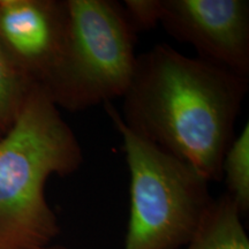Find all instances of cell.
<instances>
[{"label":"cell","instance_id":"6da1fadb","mask_svg":"<svg viewBox=\"0 0 249 249\" xmlns=\"http://www.w3.org/2000/svg\"><path fill=\"white\" fill-rule=\"evenodd\" d=\"M247 89L248 79L227 68L158 44L136 57L120 116L140 138L220 181Z\"/></svg>","mask_w":249,"mask_h":249},{"label":"cell","instance_id":"7a4b0ae2","mask_svg":"<svg viewBox=\"0 0 249 249\" xmlns=\"http://www.w3.org/2000/svg\"><path fill=\"white\" fill-rule=\"evenodd\" d=\"M75 134L44 90L33 86L13 126L0 141V249H39L59 233L45 198L53 174L79 170Z\"/></svg>","mask_w":249,"mask_h":249},{"label":"cell","instance_id":"3957f363","mask_svg":"<svg viewBox=\"0 0 249 249\" xmlns=\"http://www.w3.org/2000/svg\"><path fill=\"white\" fill-rule=\"evenodd\" d=\"M105 110L123 139L130 174V216L124 249L188 245L211 198L209 180L194 166L133 133L111 102Z\"/></svg>","mask_w":249,"mask_h":249},{"label":"cell","instance_id":"277c9868","mask_svg":"<svg viewBox=\"0 0 249 249\" xmlns=\"http://www.w3.org/2000/svg\"><path fill=\"white\" fill-rule=\"evenodd\" d=\"M67 30L57 67L40 87L57 107L86 110L123 97L136 65L135 31L110 0H66Z\"/></svg>","mask_w":249,"mask_h":249},{"label":"cell","instance_id":"5b68a950","mask_svg":"<svg viewBox=\"0 0 249 249\" xmlns=\"http://www.w3.org/2000/svg\"><path fill=\"white\" fill-rule=\"evenodd\" d=\"M160 22L202 59L248 79L247 0H160Z\"/></svg>","mask_w":249,"mask_h":249},{"label":"cell","instance_id":"8992f818","mask_svg":"<svg viewBox=\"0 0 249 249\" xmlns=\"http://www.w3.org/2000/svg\"><path fill=\"white\" fill-rule=\"evenodd\" d=\"M67 30L66 0H0V43L33 86L57 67Z\"/></svg>","mask_w":249,"mask_h":249},{"label":"cell","instance_id":"52a82bcc","mask_svg":"<svg viewBox=\"0 0 249 249\" xmlns=\"http://www.w3.org/2000/svg\"><path fill=\"white\" fill-rule=\"evenodd\" d=\"M241 213L227 194L211 202L187 249H249Z\"/></svg>","mask_w":249,"mask_h":249},{"label":"cell","instance_id":"ba28073f","mask_svg":"<svg viewBox=\"0 0 249 249\" xmlns=\"http://www.w3.org/2000/svg\"><path fill=\"white\" fill-rule=\"evenodd\" d=\"M229 192L226 193L238 207L241 214L249 209V124L232 140L224 155L222 178Z\"/></svg>","mask_w":249,"mask_h":249},{"label":"cell","instance_id":"9c48e42d","mask_svg":"<svg viewBox=\"0 0 249 249\" xmlns=\"http://www.w3.org/2000/svg\"><path fill=\"white\" fill-rule=\"evenodd\" d=\"M33 85L18 71L0 43V127L4 133L13 126Z\"/></svg>","mask_w":249,"mask_h":249},{"label":"cell","instance_id":"30bf717a","mask_svg":"<svg viewBox=\"0 0 249 249\" xmlns=\"http://www.w3.org/2000/svg\"><path fill=\"white\" fill-rule=\"evenodd\" d=\"M160 0H126L124 11L136 33L160 22Z\"/></svg>","mask_w":249,"mask_h":249},{"label":"cell","instance_id":"8fae6325","mask_svg":"<svg viewBox=\"0 0 249 249\" xmlns=\"http://www.w3.org/2000/svg\"><path fill=\"white\" fill-rule=\"evenodd\" d=\"M39 249H67V248H64V247H51V246H46V247H43V248H39Z\"/></svg>","mask_w":249,"mask_h":249},{"label":"cell","instance_id":"7c38bea8","mask_svg":"<svg viewBox=\"0 0 249 249\" xmlns=\"http://www.w3.org/2000/svg\"><path fill=\"white\" fill-rule=\"evenodd\" d=\"M5 135V133H4V130L1 129V127H0V141H1V139H2V136Z\"/></svg>","mask_w":249,"mask_h":249}]
</instances>
